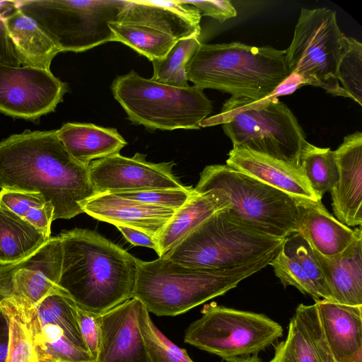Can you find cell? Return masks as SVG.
Returning <instances> with one entry per match:
<instances>
[{"label": "cell", "mask_w": 362, "mask_h": 362, "mask_svg": "<svg viewBox=\"0 0 362 362\" xmlns=\"http://www.w3.org/2000/svg\"><path fill=\"white\" fill-rule=\"evenodd\" d=\"M194 189L215 191L228 204L227 211L255 230L280 238L298 232L300 199L227 165L206 166Z\"/></svg>", "instance_id": "8992f818"}, {"label": "cell", "mask_w": 362, "mask_h": 362, "mask_svg": "<svg viewBox=\"0 0 362 362\" xmlns=\"http://www.w3.org/2000/svg\"><path fill=\"white\" fill-rule=\"evenodd\" d=\"M337 180L330 191L333 212L348 227L362 223V133L344 137L334 151Z\"/></svg>", "instance_id": "d6986e66"}, {"label": "cell", "mask_w": 362, "mask_h": 362, "mask_svg": "<svg viewBox=\"0 0 362 362\" xmlns=\"http://www.w3.org/2000/svg\"><path fill=\"white\" fill-rule=\"evenodd\" d=\"M332 301L362 305V232L355 228L351 244L341 253L324 257L314 250Z\"/></svg>", "instance_id": "603a6c76"}, {"label": "cell", "mask_w": 362, "mask_h": 362, "mask_svg": "<svg viewBox=\"0 0 362 362\" xmlns=\"http://www.w3.org/2000/svg\"><path fill=\"white\" fill-rule=\"evenodd\" d=\"M57 133L69 154L86 165L93 160L119 153L127 144L116 129L90 123L66 122Z\"/></svg>", "instance_id": "d4e9b609"}, {"label": "cell", "mask_w": 362, "mask_h": 362, "mask_svg": "<svg viewBox=\"0 0 362 362\" xmlns=\"http://www.w3.org/2000/svg\"><path fill=\"white\" fill-rule=\"evenodd\" d=\"M199 37L178 40L162 59L151 61L153 73L151 79L175 87H187V66L201 42Z\"/></svg>", "instance_id": "f546056e"}, {"label": "cell", "mask_w": 362, "mask_h": 362, "mask_svg": "<svg viewBox=\"0 0 362 362\" xmlns=\"http://www.w3.org/2000/svg\"><path fill=\"white\" fill-rule=\"evenodd\" d=\"M141 304L132 298L100 315V340L94 362H150L138 325Z\"/></svg>", "instance_id": "ac0fdd59"}, {"label": "cell", "mask_w": 362, "mask_h": 362, "mask_svg": "<svg viewBox=\"0 0 362 362\" xmlns=\"http://www.w3.org/2000/svg\"><path fill=\"white\" fill-rule=\"evenodd\" d=\"M0 310L8 327L6 362H38L31 335L20 313L6 300L0 302Z\"/></svg>", "instance_id": "836d02e7"}, {"label": "cell", "mask_w": 362, "mask_h": 362, "mask_svg": "<svg viewBox=\"0 0 362 362\" xmlns=\"http://www.w3.org/2000/svg\"><path fill=\"white\" fill-rule=\"evenodd\" d=\"M269 265L274 268L276 276L284 287L293 286L303 294L311 296L315 301L322 300L311 281L306 264L296 256L285 238Z\"/></svg>", "instance_id": "4dcf8cb0"}, {"label": "cell", "mask_w": 362, "mask_h": 362, "mask_svg": "<svg viewBox=\"0 0 362 362\" xmlns=\"http://www.w3.org/2000/svg\"><path fill=\"white\" fill-rule=\"evenodd\" d=\"M82 209L98 221L139 230L156 240L175 211L106 192L86 200Z\"/></svg>", "instance_id": "ffe728a7"}, {"label": "cell", "mask_w": 362, "mask_h": 362, "mask_svg": "<svg viewBox=\"0 0 362 362\" xmlns=\"http://www.w3.org/2000/svg\"><path fill=\"white\" fill-rule=\"evenodd\" d=\"M226 362H263L257 355L250 356L247 357H240L226 361Z\"/></svg>", "instance_id": "7bdbcfd3"}, {"label": "cell", "mask_w": 362, "mask_h": 362, "mask_svg": "<svg viewBox=\"0 0 362 362\" xmlns=\"http://www.w3.org/2000/svg\"><path fill=\"white\" fill-rule=\"evenodd\" d=\"M201 17L182 0H127L109 26L116 41L153 61L163 58L178 40L199 37Z\"/></svg>", "instance_id": "9c48e42d"}, {"label": "cell", "mask_w": 362, "mask_h": 362, "mask_svg": "<svg viewBox=\"0 0 362 362\" xmlns=\"http://www.w3.org/2000/svg\"><path fill=\"white\" fill-rule=\"evenodd\" d=\"M146 154L131 158L119 153L95 160L88 165L89 176L97 194L139 192L186 187L174 175V163H152Z\"/></svg>", "instance_id": "2e32d148"}, {"label": "cell", "mask_w": 362, "mask_h": 362, "mask_svg": "<svg viewBox=\"0 0 362 362\" xmlns=\"http://www.w3.org/2000/svg\"><path fill=\"white\" fill-rule=\"evenodd\" d=\"M0 204L50 237L54 206L41 193L1 189Z\"/></svg>", "instance_id": "f1b7e54d"}, {"label": "cell", "mask_w": 362, "mask_h": 362, "mask_svg": "<svg viewBox=\"0 0 362 362\" xmlns=\"http://www.w3.org/2000/svg\"><path fill=\"white\" fill-rule=\"evenodd\" d=\"M193 190L192 187L186 186L183 189H152L113 194L122 198L176 210L187 201Z\"/></svg>", "instance_id": "8d00e7d4"}, {"label": "cell", "mask_w": 362, "mask_h": 362, "mask_svg": "<svg viewBox=\"0 0 362 362\" xmlns=\"http://www.w3.org/2000/svg\"><path fill=\"white\" fill-rule=\"evenodd\" d=\"M337 78L348 97L362 105V44L345 36Z\"/></svg>", "instance_id": "d6a6232c"}, {"label": "cell", "mask_w": 362, "mask_h": 362, "mask_svg": "<svg viewBox=\"0 0 362 362\" xmlns=\"http://www.w3.org/2000/svg\"><path fill=\"white\" fill-rule=\"evenodd\" d=\"M59 286L75 305L101 315L132 298L139 259L99 233L64 230Z\"/></svg>", "instance_id": "7a4b0ae2"}, {"label": "cell", "mask_w": 362, "mask_h": 362, "mask_svg": "<svg viewBox=\"0 0 362 362\" xmlns=\"http://www.w3.org/2000/svg\"><path fill=\"white\" fill-rule=\"evenodd\" d=\"M62 241L50 238L37 250L18 262L0 264V302L33 308L54 293L68 294L58 284L62 264Z\"/></svg>", "instance_id": "5bb4252c"}, {"label": "cell", "mask_w": 362, "mask_h": 362, "mask_svg": "<svg viewBox=\"0 0 362 362\" xmlns=\"http://www.w3.org/2000/svg\"><path fill=\"white\" fill-rule=\"evenodd\" d=\"M111 90L129 119L150 129H199L213 111L211 100L201 88L169 86L134 71L117 76Z\"/></svg>", "instance_id": "ba28073f"}, {"label": "cell", "mask_w": 362, "mask_h": 362, "mask_svg": "<svg viewBox=\"0 0 362 362\" xmlns=\"http://www.w3.org/2000/svg\"><path fill=\"white\" fill-rule=\"evenodd\" d=\"M42 231L0 204V264L30 256L49 239Z\"/></svg>", "instance_id": "4316f807"}, {"label": "cell", "mask_w": 362, "mask_h": 362, "mask_svg": "<svg viewBox=\"0 0 362 362\" xmlns=\"http://www.w3.org/2000/svg\"><path fill=\"white\" fill-rule=\"evenodd\" d=\"M8 341V321L0 310V362H6Z\"/></svg>", "instance_id": "60d3db41"}, {"label": "cell", "mask_w": 362, "mask_h": 362, "mask_svg": "<svg viewBox=\"0 0 362 362\" xmlns=\"http://www.w3.org/2000/svg\"><path fill=\"white\" fill-rule=\"evenodd\" d=\"M127 0H23L16 6L33 18L61 52H81L116 41L109 25Z\"/></svg>", "instance_id": "30bf717a"}, {"label": "cell", "mask_w": 362, "mask_h": 362, "mask_svg": "<svg viewBox=\"0 0 362 362\" xmlns=\"http://www.w3.org/2000/svg\"><path fill=\"white\" fill-rule=\"evenodd\" d=\"M300 169L318 199L330 192L338 177L334 151L308 144L302 152Z\"/></svg>", "instance_id": "83f0119b"}, {"label": "cell", "mask_w": 362, "mask_h": 362, "mask_svg": "<svg viewBox=\"0 0 362 362\" xmlns=\"http://www.w3.org/2000/svg\"><path fill=\"white\" fill-rule=\"evenodd\" d=\"M76 307L77 319L83 341L95 360L100 340V315Z\"/></svg>", "instance_id": "74e56055"}, {"label": "cell", "mask_w": 362, "mask_h": 362, "mask_svg": "<svg viewBox=\"0 0 362 362\" xmlns=\"http://www.w3.org/2000/svg\"><path fill=\"white\" fill-rule=\"evenodd\" d=\"M182 1L197 8L201 16L211 17L220 23L237 16L236 9L228 0Z\"/></svg>", "instance_id": "f35d334b"}, {"label": "cell", "mask_w": 362, "mask_h": 362, "mask_svg": "<svg viewBox=\"0 0 362 362\" xmlns=\"http://www.w3.org/2000/svg\"><path fill=\"white\" fill-rule=\"evenodd\" d=\"M8 302L24 320L38 362H94L82 338L71 299L61 294L50 295L34 310Z\"/></svg>", "instance_id": "4fadbf2b"}, {"label": "cell", "mask_w": 362, "mask_h": 362, "mask_svg": "<svg viewBox=\"0 0 362 362\" xmlns=\"http://www.w3.org/2000/svg\"><path fill=\"white\" fill-rule=\"evenodd\" d=\"M221 124L233 148H243L299 170L303 151L309 144L291 110L273 95L253 100L230 97L220 113L204 119L201 127Z\"/></svg>", "instance_id": "5b68a950"}, {"label": "cell", "mask_w": 362, "mask_h": 362, "mask_svg": "<svg viewBox=\"0 0 362 362\" xmlns=\"http://www.w3.org/2000/svg\"><path fill=\"white\" fill-rule=\"evenodd\" d=\"M117 228L124 238L133 245L149 247L158 252L157 242L148 234L127 226H119Z\"/></svg>", "instance_id": "ab89813d"}, {"label": "cell", "mask_w": 362, "mask_h": 362, "mask_svg": "<svg viewBox=\"0 0 362 362\" xmlns=\"http://www.w3.org/2000/svg\"><path fill=\"white\" fill-rule=\"evenodd\" d=\"M62 52L45 30L17 6L0 15V64L51 71Z\"/></svg>", "instance_id": "e0dca14e"}, {"label": "cell", "mask_w": 362, "mask_h": 362, "mask_svg": "<svg viewBox=\"0 0 362 362\" xmlns=\"http://www.w3.org/2000/svg\"><path fill=\"white\" fill-rule=\"evenodd\" d=\"M269 362H318L315 351L293 316L288 327L285 340L274 349Z\"/></svg>", "instance_id": "e575fe53"}, {"label": "cell", "mask_w": 362, "mask_h": 362, "mask_svg": "<svg viewBox=\"0 0 362 362\" xmlns=\"http://www.w3.org/2000/svg\"><path fill=\"white\" fill-rule=\"evenodd\" d=\"M138 325L150 362H194L185 349L173 344L156 327L142 303L139 310Z\"/></svg>", "instance_id": "1f68e13d"}, {"label": "cell", "mask_w": 362, "mask_h": 362, "mask_svg": "<svg viewBox=\"0 0 362 362\" xmlns=\"http://www.w3.org/2000/svg\"><path fill=\"white\" fill-rule=\"evenodd\" d=\"M293 316L312 345L318 362H337L325 341L315 304H299Z\"/></svg>", "instance_id": "d590c367"}, {"label": "cell", "mask_w": 362, "mask_h": 362, "mask_svg": "<svg viewBox=\"0 0 362 362\" xmlns=\"http://www.w3.org/2000/svg\"><path fill=\"white\" fill-rule=\"evenodd\" d=\"M302 85L303 84L300 78L295 74H291L279 86L272 95L278 98L282 95L289 94Z\"/></svg>", "instance_id": "b9f144b4"}, {"label": "cell", "mask_w": 362, "mask_h": 362, "mask_svg": "<svg viewBox=\"0 0 362 362\" xmlns=\"http://www.w3.org/2000/svg\"><path fill=\"white\" fill-rule=\"evenodd\" d=\"M276 254L225 270L188 267L165 256L150 262L139 259L132 298L149 313L178 315L235 288L269 265Z\"/></svg>", "instance_id": "3957f363"}, {"label": "cell", "mask_w": 362, "mask_h": 362, "mask_svg": "<svg viewBox=\"0 0 362 362\" xmlns=\"http://www.w3.org/2000/svg\"><path fill=\"white\" fill-rule=\"evenodd\" d=\"M51 71L0 64V112L35 121L55 111L68 92Z\"/></svg>", "instance_id": "9a60e30c"}, {"label": "cell", "mask_w": 362, "mask_h": 362, "mask_svg": "<svg viewBox=\"0 0 362 362\" xmlns=\"http://www.w3.org/2000/svg\"><path fill=\"white\" fill-rule=\"evenodd\" d=\"M345 36L338 26L334 11L302 8L292 42L284 50L291 75L298 76L303 85L349 98L337 78Z\"/></svg>", "instance_id": "7c38bea8"}, {"label": "cell", "mask_w": 362, "mask_h": 362, "mask_svg": "<svg viewBox=\"0 0 362 362\" xmlns=\"http://www.w3.org/2000/svg\"><path fill=\"white\" fill-rule=\"evenodd\" d=\"M228 206L216 192L199 193L194 189L187 201L175 211L157 237L158 257L165 256L209 217Z\"/></svg>", "instance_id": "484cf974"}, {"label": "cell", "mask_w": 362, "mask_h": 362, "mask_svg": "<svg viewBox=\"0 0 362 362\" xmlns=\"http://www.w3.org/2000/svg\"><path fill=\"white\" fill-rule=\"evenodd\" d=\"M15 6V1H0V15L4 14Z\"/></svg>", "instance_id": "ee69618b"}, {"label": "cell", "mask_w": 362, "mask_h": 362, "mask_svg": "<svg viewBox=\"0 0 362 362\" xmlns=\"http://www.w3.org/2000/svg\"><path fill=\"white\" fill-rule=\"evenodd\" d=\"M0 188L41 193L54 206L53 220L83 213L96 194L88 165L69 154L57 129H25L0 141Z\"/></svg>", "instance_id": "6da1fadb"}, {"label": "cell", "mask_w": 362, "mask_h": 362, "mask_svg": "<svg viewBox=\"0 0 362 362\" xmlns=\"http://www.w3.org/2000/svg\"><path fill=\"white\" fill-rule=\"evenodd\" d=\"M226 165L292 197L314 202L321 200L314 194L300 170L267 156L243 148H233Z\"/></svg>", "instance_id": "7402d4cb"}, {"label": "cell", "mask_w": 362, "mask_h": 362, "mask_svg": "<svg viewBox=\"0 0 362 362\" xmlns=\"http://www.w3.org/2000/svg\"><path fill=\"white\" fill-rule=\"evenodd\" d=\"M284 238L264 234L216 211L165 256L192 267L225 270L275 254Z\"/></svg>", "instance_id": "52a82bcc"}, {"label": "cell", "mask_w": 362, "mask_h": 362, "mask_svg": "<svg viewBox=\"0 0 362 362\" xmlns=\"http://www.w3.org/2000/svg\"><path fill=\"white\" fill-rule=\"evenodd\" d=\"M184 341L227 361L257 355L283 335V328L264 314L218 305L203 307Z\"/></svg>", "instance_id": "8fae6325"}, {"label": "cell", "mask_w": 362, "mask_h": 362, "mask_svg": "<svg viewBox=\"0 0 362 362\" xmlns=\"http://www.w3.org/2000/svg\"><path fill=\"white\" fill-rule=\"evenodd\" d=\"M325 341L337 362H362V305L315 303Z\"/></svg>", "instance_id": "44dd1931"}, {"label": "cell", "mask_w": 362, "mask_h": 362, "mask_svg": "<svg viewBox=\"0 0 362 362\" xmlns=\"http://www.w3.org/2000/svg\"><path fill=\"white\" fill-rule=\"evenodd\" d=\"M298 226V233L313 250L324 257H333L343 252L355 235V229L331 215L321 200L299 199Z\"/></svg>", "instance_id": "cb8c5ba5"}, {"label": "cell", "mask_w": 362, "mask_h": 362, "mask_svg": "<svg viewBox=\"0 0 362 362\" xmlns=\"http://www.w3.org/2000/svg\"><path fill=\"white\" fill-rule=\"evenodd\" d=\"M187 75L203 90L260 100L272 96L291 74L284 50L233 42L201 43L187 64Z\"/></svg>", "instance_id": "277c9868"}]
</instances>
